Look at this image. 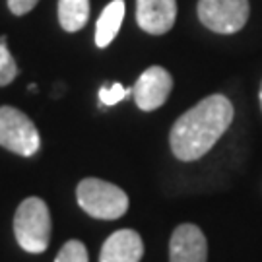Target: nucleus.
<instances>
[{
    "label": "nucleus",
    "instance_id": "2",
    "mask_svg": "<svg viewBox=\"0 0 262 262\" xmlns=\"http://www.w3.org/2000/svg\"><path fill=\"white\" fill-rule=\"evenodd\" d=\"M51 212L45 200L26 198L14 215V235L18 245L28 253H45L51 241Z\"/></svg>",
    "mask_w": 262,
    "mask_h": 262
},
{
    "label": "nucleus",
    "instance_id": "6",
    "mask_svg": "<svg viewBox=\"0 0 262 262\" xmlns=\"http://www.w3.org/2000/svg\"><path fill=\"white\" fill-rule=\"evenodd\" d=\"M171 90H173V78L167 70L161 66H150L136 80L132 95L142 111H156L167 101Z\"/></svg>",
    "mask_w": 262,
    "mask_h": 262
},
{
    "label": "nucleus",
    "instance_id": "12",
    "mask_svg": "<svg viewBox=\"0 0 262 262\" xmlns=\"http://www.w3.org/2000/svg\"><path fill=\"white\" fill-rule=\"evenodd\" d=\"M55 262H88V249L82 241H66L56 254Z\"/></svg>",
    "mask_w": 262,
    "mask_h": 262
},
{
    "label": "nucleus",
    "instance_id": "7",
    "mask_svg": "<svg viewBox=\"0 0 262 262\" xmlns=\"http://www.w3.org/2000/svg\"><path fill=\"white\" fill-rule=\"evenodd\" d=\"M208 243L202 229L192 224H183L171 235L169 262H206Z\"/></svg>",
    "mask_w": 262,
    "mask_h": 262
},
{
    "label": "nucleus",
    "instance_id": "10",
    "mask_svg": "<svg viewBox=\"0 0 262 262\" xmlns=\"http://www.w3.org/2000/svg\"><path fill=\"white\" fill-rule=\"evenodd\" d=\"M124 19V0H113L111 4H107L101 16L97 19V28H95V45L105 49L111 45L113 39L117 37L119 29Z\"/></svg>",
    "mask_w": 262,
    "mask_h": 262
},
{
    "label": "nucleus",
    "instance_id": "8",
    "mask_svg": "<svg viewBox=\"0 0 262 262\" xmlns=\"http://www.w3.org/2000/svg\"><path fill=\"white\" fill-rule=\"evenodd\" d=\"M177 19L175 0H136V21L146 33L163 35Z\"/></svg>",
    "mask_w": 262,
    "mask_h": 262
},
{
    "label": "nucleus",
    "instance_id": "16",
    "mask_svg": "<svg viewBox=\"0 0 262 262\" xmlns=\"http://www.w3.org/2000/svg\"><path fill=\"white\" fill-rule=\"evenodd\" d=\"M258 99H260V109H262V82H260V92H258Z\"/></svg>",
    "mask_w": 262,
    "mask_h": 262
},
{
    "label": "nucleus",
    "instance_id": "5",
    "mask_svg": "<svg viewBox=\"0 0 262 262\" xmlns=\"http://www.w3.org/2000/svg\"><path fill=\"white\" fill-rule=\"evenodd\" d=\"M249 0H198V18L210 31L231 35L249 19Z\"/></svg>",
    "mask_w": 262,
    "mask_h": 262
},
{
    "label": "nucleus",
    "instance_id": "9",
    "mask_svg": "<svg viewBox=\"0 0 262 262\" xmlns=\"http://www.w3.org/2000/svg\"><path fill=\"white\" fill-rule=\"evenodd\" d=\"M144 254L142 237L134 229H119L107 237L99 262H140Z\"/></svg>",
    "mask_w": 262,
    "mask_h": 262
},
{
    "label": "nucleus",
    "instance_id": "14",
    "mask_svg": "<svg viewBox=\"0 0 262 262\" xmlns=\"http://www.w3.org/2000/svg\"><path fill=\"white\" fill-rule=\"evenodd\" d=\"M132 94V90H124L122 84H113L111 88H101L99 90V101L101 105H107V107H111V105H117L119 101H122L124 97H128Z\"/></svg>",
    "mask_w": 262,
    "mask_h": 262
},
{
    "label": "nucleus",
    "instance_id": "11",
    "mask_svg": "<svg viewBox=\"0 0 262 262\" xmlns=\"http://www.w3.org/2000/svg\"><path fill=\"white\" fill-rule=\"evenodd\" d=\"M90 18V0H58V21L64 31H80Z\"/></svg>",
    "mask_w": 262,
    "mask_h": 262
},
{
    "label": "nucleus",
    "instance_id": "13",
    "mask_svg": "<svg viewBox=\"0 0 262 262\" xmlns=\"http://www.w3.org/2000/svg\"><path fill=\"white\" fill-rule=\"evenodd\" d=\"M18 76V66L6 45L0 43V85H8Z\"/></svg>",
    "mask_w": 262,
    "mask_h": 262
},
{
    "label": "nucleus",
    "instance_id": "1",
    "mask_svg": "<svg viewBox=\"0 0 262 262\" xmlns=\"http://www.w3.org/2000/svg\"><path fill=\"white\" fill-rule=\"evenodd\" d=\"M233 115V105L222 94L210 95L181 115L169 134L175 158L181 161H194L208 154L229 128Z\"/></svg>",
    "mask_w": 262,
    "mask_h": 262
},
{
    "label": "nucleus",
    "instance_id": "15",
    "mask_svg": "<svg viewBox=\"0 0 262 262\" xmlns=\"http://www.w3.org/2000/svg\"><path fill=\"white\" fill-rule=\"evenodd\" d=\"M39 0H8V8L14 16H24L37 6Z\"/></svg>",
    "mask_w": 262,
    "mask_h": 262
},
{
    "label": "nucleus",
    "instance_id": "4",
    "mask_svg": "<svg viewBox=\"0 0 262 262\" xmlns=\"http://www.w3.org/2000/svg\"><path fill=\"white\" fill-rule=\"evenodd\" d=\"M0 146L24 158L33 156L41 146L37 126L16 107H0Z\"/></svg>",
    "mask_w": 262,
    "mask_h": 262
},
{
    "label": "nucleus",
    "instance_id": "3",
    "mask_svg": "<svg viewBox=\"0 0 262 262\" xmlns=\"http://www.w3.org/2000/svg\"><path fill=\"white\" fill-rule=\"evenodd\" d=\"M78 204L85 214L97 220H119L128 210L126 192L101 179H84L76 188Z\"/></svg>",
    "mask_w": 262,
    "mask_h": 262
}]
</instances>
